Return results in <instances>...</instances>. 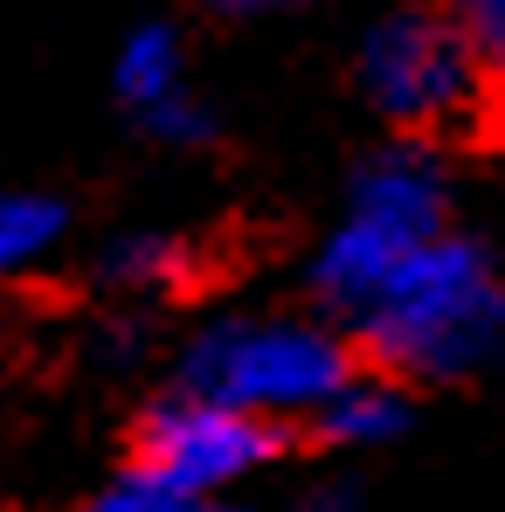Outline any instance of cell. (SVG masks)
I'll list each match as a JSON object with an SVG mask.
<instances>
[{
	"label": "cell",
	"mask_w": 505,
	"mask_h": 512,
	"mask_svg": "<svg viewBox=\"0 0 505 512\" xmlns=\"http://www.w3.org/2000/svg\"><path fill=\"white\" fill-rule=\"evenodd\" d=\"M97 512H194V499H187V485L180 478H167L153 457H125L104 485H97V499H90Z\"/></svg>",
	"instance_id": "11"
},
{
	"label": "cell",
	"mask_w": 505,
	"mask_h": 512,
	"mask_svg": "<svg viewBox=\"0 0 505 512\" xmlns=\"http://www.w3.org/2000/svg\"><path fill=\"white\" fill-rule=\"evenodd\" d=\"M222 14H291V7H312V0H208Z\"/></svg>",
	"instance_id": "13"
},
{
	"label": "cell",
	"mask_w": 505,
	"mask_h": 512,
	"mask_svg": "<svg viewBox=\"0 0 505 512\" xmlns=\"http://www.w3.org/2000/svg\"><path fill=\"white\" fill-rule=\"evenodd\" d=\"M180 84H187V42H180V28H173V21H139V28H125V42H118V56H111V90H118V104H125V111H146V104L173 97Z\"/></svg>",
	"instance_id": "9"
},
{
	"label": "cell",
	"mask_w": 505,
	"mask_h": 512,
	"mask_svg": "<svg viewBox=\"0 0 505 512\" xmlns=\"http://www.w3.org/2000/svg\"><path fill=\"white\" fill-rule=\"evenodd\" d=\"M326 319H305V312H263V319L229 312V319H208L201 333L180 340L173 388L256 409L270 423H312L319 402L360 367L353 346L339 340Z\"/></svg>",
	"instance_id": "2"
},
{
	"label": "cell",
	"mask_w": 505,
	"mask_h": 512,
	"mask_svg": "<svg viewBox=\"0 0 505 512\" xmlns=\"http://www.w3.org/2000/svg\"><path fill=\"white\" fill-rule=\"evenodd\" d=\"M353 90L395 132H443L485 104L492 77L471 56L450 7H388L381 21H367L353 49Z\"/></svg>",
	"instance_id": "3"
},
{
	"label": "cell",
	"mask_w": 505,
	"mask_h": 512,
	"mask_svg": "<svg viewBox=\"0 0 505 512\" xmlns=\"http://www.w3.org/2000/svg\"><path fill=\"white\" fill-rule=\"evenodd\" d=\"M90 277L104 291H118V298L153 305V298H173V291L194 284V243L173 236V229H118L90 256Z\"/></svg>",
	"instance_id": "7"
},
{
	"label": "cell",
	"mask_w": 505,
	"mask_h": 512,
	"mask_svg": "<svg viewBox=\"0 0 505 512\" xmlns=\"http://www.w3.org/2000/svg\"><path fill=\"white\" fill-rule=\"evenodd\" d=\"M360 492H353V478H333V485H319L312 492V506H353Z\"/></svg>",
	"instance_id": "14"
},
{
	"label": "cell",
	"mask_w": 505,
	"mask_h": 512,
	"mask_svg": "<svg viewBox=\"0 0 505 512\" xmlns=\"http://www.w3.org/2000/svg\"><path fill=\"white\" fill-rule=\"evenodd\" d=\"M409 416H416V409H409L402 374L381 367V360H367V367H353L333 395L319 402L312 436H319L326 450H388V443L409 436Z\"/></svg>",
	"instance_id": "6"
},
{
	"label": "cell",
	"mask_w": 505,
	"mask_h": 512,
	"mask_svg": "<svg viewBox=\"0 0 505 512\" xmlns=\"http://www.w3.org/2000/svg\"><path fill=\"white\" fill-rule=\"evenodd\" d=\"M450 7V21L464 28V42H471V56L485 63V77L505 84V0H443Z\"/></svg>",
	"instance_id": "12"
},
{
	"label": "cell",
	"mask_w": 505,
	"mask_h": 512,
	"mask_svg": "<svg viewBox=\"0 0 505 512\" xmlns=\"http://www.w3.org/2000/svg\"><path fill=\"white\" fill-rule=\"evenodd\" d=\"M70 243V201L42 187H0V284L49 270Z\"/></svg>",
	"instance_id": "8"
},
{
	"label": "cell",
	"mask_w": 505,
	"mask_h": 512,
	"mask_svg": "<svg viewBox=\"0 0 505 512\" xmlns=\"http://www.w3.org/2000/svg\"><path fill=\"white\" fill-rule=\"evenodd\" d=\"M353 340L402 381H471L505 353V270L485 243L443 229L395 263L381 298L353 319Z\"/></svg>",
	"instance_id": "1"
},
{
	"label": "cell",
	"mask_w": 505,
	"mask_h": 512,
	"mask_svg": "<svg viewBox=\"0 0 505 512\" xmlns=\"http://www.w3.org/2000/svg\"><path fill=\"white\" fill-rule=\"evenodd\" d=\"M132 125H139L160 153H201V146H215V132H222L215 104H208L194 84H180L173 97L146 104V111H132Z\"/></svg>",
	"instance_id": "10"
},
{
	"label": "cell",
	"mask_w": 505,
	"mask_h": 512,
	"mask_svg": "<svg viewBox=\"0 0 505 512\" xmlns=\"http://www.w3.org/2000/svg\"><path fill=\"white\" fill-rule=\"evenodd\" d=\"M346 215L402 236V243H429L450 229V173L436 160L429 132H402L395 146L367 153L353 180H346Z\"/></svg>",
	"instance_id": "5"
},
{
	"label": "cell",
	"mask_w": 505,
	"mask_h": 512,
	"mask_svg": "<svg viewBox=\"0 0 505 512\" xmlns=\"http://www.w3.org/2000/svg\"><path fill=\"white\" fill-rule=\"evenodd\" d=\"M284 436H291V429L256 416V409L194 395V388H173V395H160V402L139 416L132 450L153 457L167 478H180L194 506H208V499H222L229 485L256 478L263 464H277Z\"/></svg>",
	"instance_id": "4"
},
{
	"label": "cell",
	"mask_w": 505,
	"mask_h": 512,
	"mask_svg": "<svg viewBox=\"0 0 505 512\" xmlns=\"http://www.w3.org/2000/svg\"><path fill=\"white\" fill-rule=\"evenodd\" d=\"M0 333H7V298H0Z\"/></svg>",
	"instance_id": "15"
}]
</instances>
